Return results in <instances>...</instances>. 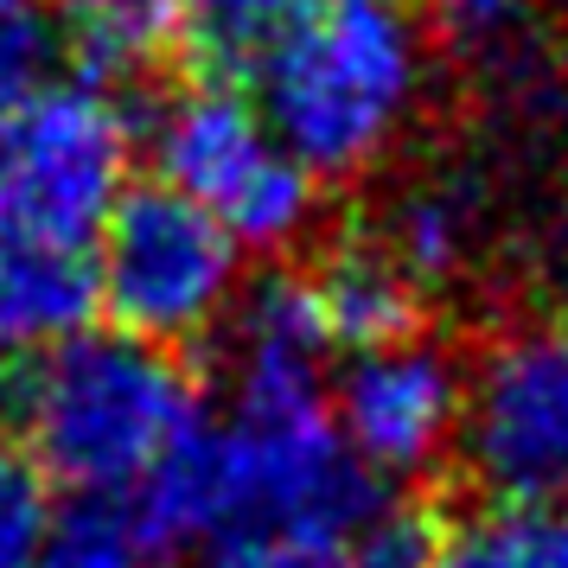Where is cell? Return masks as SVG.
Returning <instances> with one entry per match:
<instances>
[{"instance_id": "obj_9", "label": "cell", "mask_w": 568, "mask_h": 568, "mask_svg": "<svg viewBox=\"0 0 568 568\" xmlns=\"http://www.w3.org/2000/svg\"><path fill=\"white\" fill-rule=\"evenodd\" d=\"M326 358L333 338L320 320L307 282L275 275V282L236 294L224 320V371H231V403H320L326 396Z\"/></svg>"}, {"instance_id": "obj_7", "label": "cell", "mask_w": 568, "mask_h": 568, "mask_svg": "<svg viewBox=\"0 0 568 568\" xmlns=\"http://www.w3.org/2000/svg\"><path fill=\"white\" fill-rule=\"evenodd\" d=\"M460 460L486 498L568 491V313L517 320L466 371Z\"/></svg>"}, {"instance_id": "obj_8", "label": "cell", "mask_w": 568, "mask_h": 568, "mask_svg": "<svg viewBox=\"0 0 568 568\" xmlns=\"http://www.w3.org/2000/svg\"><path fill=\"white\" fill-rule=\"evenodd\" d=\"M466 371L447 345L403 333L389 345L345 352L333 384V428L377 479H422L460 440Z\"/></svg>"}, {"instance_id": "obj_14", "label": "cell", "mask_w": 568, "mask_h": 568, "mask_svg": "<svg viewBox=\"0 0 568 568\" xmlns=\"http://www.w3.org/2000/svg\"><path fill=\"white\" fill-rule=\"evenodd\" d=\"M154 537L129 498H71L45 517L32 568H154Z\"/></svg>"}, {"instance_id": "obj_17", "label": "cell", "mask_w": 568, "mask_h": 568, "mask_svg": "<svg viewBox=\"0 0 568 568\" xmlns=\"http://www.w3.org/2000/svg\"><path fill=\"white\" fill-rule=\"evenodd\" d=\"M58 20L45 13V0H0V154L7 134L20 129V115L32 97L58 78Z\"/></svg>"}, {"instance_id": "obj_10", "label": "cell", "mask_w": 568, "mask_h": 568, "mask_svg": "<svg viewBox=\"0 0 568 568\" xmlns=\"http://www.w3.org/2000/svg\"><path fill=\"white\" fill-rule=\"evenodd\" d=\"M97 313L90 250L0 231V352H45Z\"/></svg>"}, {"instance_id": "obj_11", "label": "cell", "mask_w": 568, "mask_h": 568, "mask_svg": "<svg viewBox=\"0 0 568 568\" xmlns=\"http://www.w3.org/2000/svg\"><path fill=\"white\" fill-rule=\"evenodd\" d=\"M422 568H568V517L530 498H486L428 530Z\"/></svg>"}, {"instance_id": "obj_1", "label": "cell", "mask_w": 568, "mask_h": 568, "mask_svg": "<svg viewBox=\"0 0 568 568\" xmlns=\"http://www.w3.org/2000/svg\"><path fill=\"white\" fill-rule=\"evenodd\" d=\"M154 549L185 542H345L384 511V479L345 447L320 403H231V422H192L129 491Z\"/></svg>"}, {"instance_id": "obj_6", "label": "cell", "mask_w": 568, "mask_h": 568, "mask_svg": "<svg viewBox=\"0 0 568 568\" xmlns=\"http://www.w3.org/2000/svg\"><path fill=\"white\" fill-rule=\"evenodd\" d=\"M134 115L109 78H52L0 154V231L90 250L115 199L129 192Z\"/></svg>"}, {"instance_id": "obj_2", "label": "cell", "mask_w": 568, "mask_h": 568, "mask_svg": "<svg viewBox=\"0 0 568 568\" xmlns=\"http://www.w3.org/2000/svg\"><path fill=\"white\" fill-rule=\"evenodd\" d=\"M256 109L313 180H358L409 134L428 90L415 0H301L250 71Z\"/></svg>"}, {"instance_id": "obj_19", "label": "cell", "mask_w": 568, "mask_h": 568, "mask_svg": "<svg viewBox=\"0 0 568 568\" xmlns=\"http://www.w3.org/2000/svg\"><path fill=\"white\" fill-rule=\"evenodd\" d=\"M45 473L0 440V568H32L39 537H45Z\"/></svg>"}, {"instance_id": "obj_15", "label": "cell", "mask_w": 568, "mask_h": 568, "mask_svg": "<svg viewBox=\"0 0 568 568\" xmlns=\"http://www.w3.org/2000/svg\"><path fill=\"white\" fill-rule=\"evenodd\" d=\"M384 256L415 287L460 275L466 256H473V205H466L454 185H422V192H409L403 205L389 211Z\"/></svg>"}, {"instance_id": "obj_3", "label": "cell", "mask_w": 568, "mask_h": 568, "mask_svg": "<svg viewBox=\"0 0 568 568\" xmlns=\"http://www.w3.org/2000/svg\"><path fill=\"white\" fill-rule=\"evenodd\" d=\"M20 422L27 460L58 486L78 498H129L199 422V396L166 345H148L122 326H78L39 352L20 389Z\"/></svg>"}, {"instance_id": "obj_4", "label": "cell", "mask_w": 568, "mask_h": 568, "mask_svg": "<svg viewBox=\"0 0 568 568\" xmlns=\"http://www.w3.org/2000/svg\"><path fill=\"white\" fill-rule=\"evenodd\" d=\"M154 173L166 192L231 231L236 250H294L320 217V180L262 122L231 78L173 90L154 109Z\"/></svg>"}, {"instance_id": "obj_20", "label": "cell", "mask_w": 568, "mask_h": 568, "mask_svg": "<svg viewBox=\"0 0 568 568\" xmlns=\"http://www.w3.org/2000/svg\"><path fill=\"white\" fill-rule=\"evenodd\" d=\"M13 409V384H7V377H0V415Z\"/></svg>"}, {"instance_id": "obj_16", "label": "cell", "mask_w": 568, "mask_h": 568, "mask_svg": "<svg viewBox=\"0 0 568 568\" xmlns=\"http://www.w3.org/2000/svg\"><path fill=\"white\" fill-rule=\"evenodd\" d=\"M294 13L301 0H185L180 32L211 78H250Z\"/></svg>"}, {"instance_id": "obj_12", "label": "cell", "mask_w": 568, "mask_h": 568, "mask_svg": "<svg viewBox=\"0 0 568 568\" xmlns=\"http://www.w3.org/2000/svg\"><path fill=\"white\" fill-rule=\"evenodd\" d=\"M307 287L320 301L333 352H364V345H389V338L415 333V282L384 256V243L333 256Z\"/></svg>"}, {"instance_id": "obj_18", "label": "cell", "mask_w": 568, "mask_h": 568, "mask_svg": "<svg viewBox=\"0 0 568 568\" xmlns=\"http://www.w3.org/2000/svg\"><path fill=\"white\" fill-rule=\"evenodd\" d=\"M422 27L466 64H505L530 45L537 0H422Z\"/></svg>"}, {"instance_id": "obj_5", "label": "cell", "mask_w": 568, "mask_h": 568, "mask_svg": "<svg viewBox=\"0 0 568 568\" xmlns=\"http://www.w3.org/2000/svg\"><path fill=\"white\" fill-rule=\"evenodd\" d=\"M97 307L148 345H192L231 320L243 294V250L224 224L166 185H129L90 236Z\"/></svg>"}, {"instance_id": "obj_13", "label": "cell", "mask_w": 568, "mask_h": 568, "mask_svg": "<svg viewBox=\"0 0 568 568\" xmlns=\"http://www.w3.org/2000/svg\"><path fill=\"white\" fill-rule=\"evenodd\" d=\"M422 556H428V524L384 505L345 542H282V537L224 542L217 568H422Z\"/></svg>"}]
</instances>
